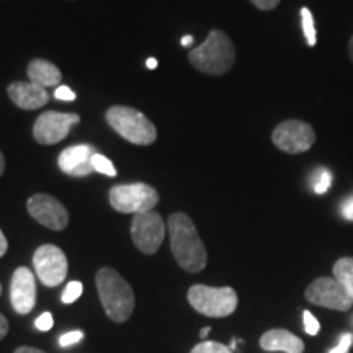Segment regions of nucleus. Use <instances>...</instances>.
Segmentation results:
<instances>
[{"label": "nucleus", "instance_id": "nucleus-1", "mask_svg": "<svg viewBox=\"0 0 353 353\" xmlns=\"http://www.w3.org/2000/svg\"><path fill=\"white\" fill-rule=\"evenodd\" d=\"M167 226H169L170 249L176 263L190 273L205 270L208 254L192 218L185 213H174L167 219Z\"/></svg>", "mask_w": 353, "mask_h": 353}, {"label": "nucleus", "instance_id": "nucleus-2", "mask_svg": "<svg viewBox=\"0 0 353 353\" xmlns=\"http://www.w3.org/2000/svg\"><path fill=\"white\" fill-rule=\"evenodd\" d=\"M97 290L105 312L113 322H126L134 311V293L130 283L113 268H100L95 275Z\"/></svg>", "mask_w": 353, "mask_h": 353}, {"label": "nucleus", "instance_id": "nucleus-3", "mask_svg": "<svg viewBox=\"0 0 353 353\" xmlns=\"http://www.w3.org/2000/svg\"><path fill=\"white\" fill-rule=\"evenodd\" d=\"M190 64L210 76H223L236 63V50L231 38L221 30H211L208 38L188 54Z\"/></svg>", "mask_w": 353, "mask_h": 353}, {"label": "nucleus", "instance_id": "nucleus-4", "mask_svg": "<svg viewBox=\"0 0 353 353\" xmlns=\"http://www.w3.org/2000/svg\"><path fill=\"white\" fill-rule=\"evenodd\" d=\"M107 123L123 139L138 145L154 144L157 139L156 126L144 113L130 107H112L107 110Z\"/></svg>", "mask_w": 353, "mask_h": 353}, {"label": "nucleus", "instance_id": "nucleus-5", "mask_svg": "<svg viewBox=\"0 0 353 353\" xmlns=\"http://www.w3.org/2000/svg\"><path fill=\"white\" fill-rule=\"evenodd\" d=\"M188 303L196 312L206 317H228L236 311L237 293L231 286H214L193 285L188 290Z\"/></svg>", "mask_w": 353, "mask_h": 353}, {"label": "nucleus", "instance_id": "nucleus-6", "mask_svg": "<svg viewBox=\"0 0 353 353\" xmlns=\"http://www.w3.org/2000/svg\"><path fill=\"white\" fill-rule=\"evenodd\" d=\"M157 203L159 193L148 183L114 185L110 190V205L120 213H145V211H152Z\"/></svg>", "mask_w": 353, "mask_h": 353}, {"label": "nucleus", "instance_id": "nucleus-7", "mask_svg": "<svg viewBox=\"0 0 353 353\" xmlns=\"http://www.w3.org/2000/svg\"><path fill=\"white\" fill-rule=\"evenodd\" d=\"M131 237L141 252L145 255L156 254L165 237V223L162 216L156 211L134 214L131 223Z\"/></svg>", "mask_w": 353, "mask_h": 353}, {"label": "nucleus", "instance_id": "nucleus-8", "mask_svg": "<svg viewBox=\"0 0 353 353\" xmlns=\"http://www.w3.org/2000/svg\"><path fill=\"white\" fill-rule=\"evenodd\" d=\"M272 141L286 154H301L314 145L316 131L306 121L286 120L273 130Z\"/></svg>", "mask_w": 353, "mask_h": 353}, {"label": "nucleus", "instance_id": "nucleus-9", "mask_svg": "<svg viewBox=\"0 0 353 353\" xmlns=\"http://www.w3.org/2000/svg\"><path fill=\"white\" fill-rule=\"evenodd\" d=\"M33 267L34 273L39 278V281L44 286L61 285L68 276V257L59 247L52 244H44L38 247L37 252L33 255Z\"/></svg>", "mask_w": 353, "mask_h": 353}, {"label": "nucleus", "instance_id": "nucleus-10", "mask_svg": "<svg viewBox=\"0 0 353 353\" xmlns=\"http://www.w3.org/2000/svg\"><path fill=\"white\" fill-rule=\"evenodd\" d=\"M81 123V117L77 113H61L46 112L37 118L33 126V138L38 144L51 145L57 144L68 138V134Z\"/></svg>", "mask_w": 353, "mask_h": 353}, {"label": "nucleus", "instance_id": "nucleus-11", "mask_svg": "<svg viewBox=\"0 0 353 353\" xmlns=\"http://www.w3.org/2000/svg\"><path fill=\"white\" fill-rule=\"evenodd\" d=\"M304 296L316 306L334 309V311H348L353 304V298L335 278L322 276L312 281L306 288Z\"/></svg>", "mask_w": 353, "mask_h": 353}, {"label": "nucleus", "instance_id": "nucleus-12", "mask_svg": "<svg viewBox=\"0 0 353 353\" xmlns=\"http://www.w3.org/2000/svg\"><path fill=\"white\" fill-rule=\"evenodd\" d=\"M30 216L52 231H63L69 224V213L61 201L46 193H37L26 203Z\"/></svg>", "mask_w": 353, "mask_h": 353}, {"label": "nucleus", "instance_id": "nucleus-13", "mask_svg": "<svg viewBox=\"0 0 353 353\" xmlns=\"http://www.w3.org/2000/svg\"><path fill=\"white\" fill-rule=\"evenodd\" d=\"M10 301L17 314H30L37 304V281L30 268L19 267L13 272Z\"/></svg>", "mask_w": 353, "mask_h": 353}, {"label": "nucleus", "instance_id": "nucleus-14", "mask_svg": "<svg viewBox=\"0 0 353 353\" xmlns=\"http://www.w3.org/2000/svg\"><path fill=\"white\" fill-rule=\"evenodd\" d=\"M97 151L88 144H79L64 149L59 156V169L70 176H87L94 172L92 159Z\"/></svg>", "mask_w": 353, "mask_h": 353}, {"label": "nucleus", "instance_id": "nucleus-15", "mask_svg": "<svg viewBox=\"0 0 353 353\" xmlns=\"http://www.w3.org/2000/svg\"><path fill=\"white\" fill-rule=\"evenodd\" d=\"M7 92L13 103L21 110H38L50 100L46 88L34 82H13Z\"/></svg>", "mask_w": 353, "mask_h": 353}, {"label": "nucleus", "instance_id": "nucleus-16", "mask_svg": "<svg viewBox=\"0 0 353 353\" xmlns=\"http://www.w3.org/2000/svg\"><path fill=\"white\" fill-rule=\"evenodd\" d=\"M260 347L267 352L303 353L304 343L294 334L285 329H272L260 337Z\"/></svg>", "mask_w": 353, "mask_h": 353}, {"label": "nucleus", "instance_id": "nucleus-17", "mask_svg": "<svg viewBox=\"0 0 353 353\" xmlns=\"http://www.w3.org/2000/svg\"><path fill=\"white\" fill-rule=\"evenodd\" d=\"M26 74H28L30 82L38 83L44 88L59 85L61 79H63V74L57 69V65L44 59H33L26 68Z\"/></svg>", "mask_w": 353, "mask_h": 353}, {"label": "nucleus", "instance_id": "nucleus-18", "mask_svg": "<svg viewBox=\"0 0 353 353\" xmlns=\"http://www.w3.org/2000/svg\"><path fill=\"white\" fill-rule=\"evenodd\" d=\"M334 278L353 298V257H342L334 265Z\"/></svg>", "mask_w": 353, "mask_h": 353}, {"label": "nucleus", "instance_id": "nucleus-19", "mask_svg": "<svg viewBox=\"0 0 353 353\" xmlns=\"http://www.w3.org/2000/svg\"><path fill=\"white\" fill-rule=\"evenodd\" d=\"M301 23H303V32L306 37V41L309 46H316L317 43V34H316V25H314V17L309 8H301Z\"/></svg>", "mask_w": 353, "mask_h": 353}, {"label": "nucleus", "instance_id": "nucleus-20", "mask_svg": "<svg viewBox=\"0 0 353 353\" xmlns=\"http://www.w3.org/2000/svg\"><path fill=\"white\" fill-rule=\"evenodd\" d=\"M330 185H332V174L327 169H317L312 175V188L317 195H324V193L329 192Z\"/></svg>", "mask_w": 353, "mask_h": 353}, {"label": "nucleus", "instance_id": "nucleus-21", "mask_svg": "<svg viewBox=\"0 0 353 353\" xmlns=\"http://www.w3.org/2000/svg\"><path fill=\"white\" fill-rule=\"evenodd\" d=\"M92 165H94L95 172H100V174L108 175V176H117V169H114L113 162L107 159L101 154L97 152L94 159H92Z\"/></svg>", "mask_w": 353, "mask_h": 353}, {"label": "nucleus", "instance_id": "nucleus-22", "mask_svg": "<svg viewBox=\"0 0 353 353\" xmlns=\"http://www.w3.org/2000/svg\"><path fill=\"white\" fill-rule=\"evenodd\" d=\"M190 353H232V350L226 345H223V343L219 342H210V341H205L201 343H198V345L193 348Z\"/></svg>", "mask_w": 353, "mask_h": 353}, {"label": "nucleus", "instance_id": "nucleus-23", "mask_svg": "<svg viewBox=\"0 0 353 353\" xmlns=\"http://www.w3.org/2000/svg\"><path fill=\"white\" fill-rule=\"evenodd\" d=\"M82 290H83V286H82L81 281H70V283L65 286V290H64V293H63V296H61V299H63L64 304L76 303L77 299L81 298Z\"/></svg>", "mask_w": 353, "mask_h": 353}, {"label": "nucleus", "instance_id": "nucleus-24", "mask_svg": "<svg viewBox=\"0 0 353 353\" xmlns=\"http://www.w3.org/2000/svg\"><path fill=\"white\" fill-rule=\"evenodd\" d=\"M303 319H304V330H306V334H309V335H317V334H319V330H321L319 321H317L316 317L312 316V312L304 311Z\"/></svg>", "mask_w": 353, "mask_h": 353}, {"label": "nucleus", "instance_id": "nucleus-25", "mask_svg": "<svg viewBox=\"0 0 353 353\" xmlns=\"http://www.w3.org/2000/svg\"><path fill=\"white\" fill-rule=\"evenodd\" d=\"M82 339H83V332H81V330H72V332L61 335L59 345L61 347H70V345H74V343L81 342Z\"/></svg>", "mask_w": 353, "mask_h": 353}, {"label": "nucleus", "instance_id": "nucleus-26", "mask_svg": "<svg viewBox=\"0 0 353 353\" xmlns=\"http://www.w3.org/2000/svg\"><path fill=\"white\" fill-rule=\"evenodd\" d=\"M34 325H37V329L41 330V332H48V330H51L52 325H54V319H52L51 312H43V314L34 321Z\"/></svg>", "mask_w": 353, "mask_h": 353}, {"label": "nucleus", "instance_id": "nucleus-27", "mask_svg": "<svg viewBox=\"0 0 353 353\" xmlns=\"http://www.w3.org/2000/svg\"><path fill=\"white\" fill-rule=\"evenodd\" d=\"M54 97L57 100H63V101H74L76 100V92H72L68 85H61L56 88Z\"/></svg>", "mask_w": 353, "mask_h": 353}, {"label": "nucleus", "instance_id": "nucleus-28", "mask_svg": "<svg viewBox=\"0 0 353 353\" xmlns=\"http://www.w3.org/2000/svg\"><path fill=\"white\" fill-rule=\"evenodd\" d=\"M353 342V335L352 334H343L341 342H339V345L332 348L329 353H347L348 348H350Z\"/></svg>", "mask_w": 353, "mask_h": 353}, {"label": "nucleus", "instance_id": "nucleus-29", "mask_svg": "<svg viewBox=\"0 0 353 353\" xmlns=\"http://www.w3.org/2000/svg\"><path fill=\"white\" fill-rule=\"evenodd\" d=\"M249 2H252L260 10H273L278 7L280 0H249Z\"/></svg>", "mask_w": 353, "mask_h": 353}, {"label": "nucleus", "instance_id": "nucleus-30", "mask_svg": "<svg viewBox=\"0 0 353 353\" xmlns=\"http://www.w3.org/2000/svg\"><path fill=\"white\" fill-rule=\"evenodd\" d=\"M341 213L345 219L353 221V198H347V200L342 203Z\"/></svg>", "mask_w": 353, "mask_h": 353}, {"label": "nucleus", "instance_id": "nucleus-31", "mask_svg": "<svg viewBox=\"0 0 353 353\" xmlns=\"http://www.w3.org/2000/svg\"><path fill=\"white\" fill-rule=\"evenodd\" d=\"M8 334V321L3 314H0V341L6 339V335Z\"/></svg>", "mask_w": 353, "mask_h": 353}, {"label": "nucleus", "instance_id": "nucleus-32", "mask_svg": "<svg viewBox=\"0 0 353 353\" xmlns=\"http://www.w3.org/2000/svg\"><path fill=\"white\" fill-rule=\"evenodd\" d=\"M7 249H8V242L6 239V236H3L2 229H0V257H3V255H6Z\"/></svg>", "mask_w": 353, "mask_h": 353}, {"label": "nucleus", "instance_id": "nucleus-33", "mask_svg": "<svg viewBox=\"0 0 353 353\" xmlns=\"http://www.w3.org/2000/svg\"><path fill=\"white\" fill-rule=\"evenodd\" d=\"M13 353H46L39 348H33V347H19Z\"/></svg>", "mask_w": 353, "mask_h": 353}, {"label": "nucleus", "instance_id": "nucleus-34", "mask_svg": "<svg viewBox=\"0 0 353 353\" xmlns=\"http://www.w3.org/2000/svg\"><path fill=\"white\" fill-rule=\"evenodd\" d=\"M193 41H195V39H193V37L192 34H187V37H183L182 38V46H190V44H193Z\"/></svg>", "mask_w": 353, "mask_h": 353}, {"label": "nucleus", "instance_id": "nucleus-35", "mask_svg": "<svg viewBox=\"0 0 353 353\" xmlns=\"http://www.w3.org/2000/svg\"><path fill=\"white\" fill-rule=\"evenodd\" d=\"M145 65H148L149 69H156L157 68V59H154V57H149L148 63H145Z\"/></svg>", "mask_w": 353, "mask_h": 353}, {"label": "nucleus", "instance_id": "nucleus-36", "mask_svg": "<svg viewBox=\"0 0 353 353\" xmlns=\"http://www.w3.org/2000/svg\"><path fill=\"white\" fill-rule=\"evenodd\" d=\"M3 170H6V159H3V154L0 151V176H2Z\"/></svg>", "mask_w": 353, "mask_h": 353}, {"label": "nucleus", "instance_id": "nucleus-37", "mask_svg": "<svg viewBox=\"0 0 353 353\" xmlns=\"http://www.w3.org/2000/svg\"><path fill=\"white\" fill-rule=\"evenodd\" d=\"M348 54H350V59H352V63H353V34H352L350 41H348Z\"/></svg>", "mask_w": 353, "mask_h": 353}, {"label": "nucleus", "instance_id": "nucleus-38", "mask_svg": "<svg viewBox=\"0 0 353 353\" xmlns=\"http://www.w3.org/2000/svg\"><path fill=\"white\" fill-rule=\"evenodd\" d=\"M210 332H211V329H210V327L203 329V330H201V332H200V335H201V339H205V337H206V335H208Z\"/></svg>", "mask_w": 353, "mask_h": 353}, {"label": "nucleus", "instance_id": "nucleus-39", "mask_svg": "<svg viewBox=\"0 0 353 353\" xmlns=\"http://www.w3.org/2000/svg\"><path fill=\"white\" fill-rule=\"evenodd\" d=\"M0 294H2V285H0Z\"/></svg>", "mask_w": 353, "mask_h": 353}]
</instances>
